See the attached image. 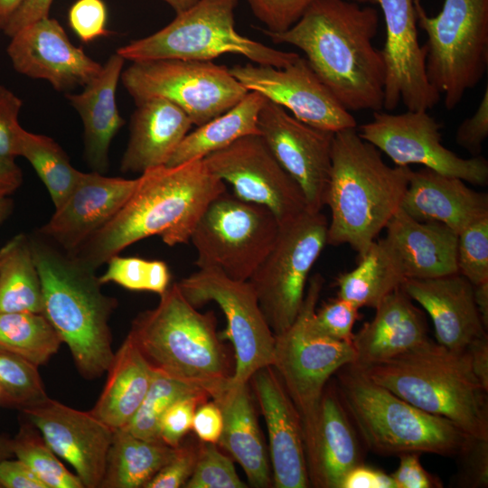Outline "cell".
Returning <instances> with one entry per match:
<instances>
[{"label":"cell","instance_id":"cell-1","mask_svg":"<svg viewBox=\"0 0 488 488\" xmlns=\"http://www.w3.org/2000/svg\"><path fill=\"white\" fill-rule=\"evenodd\" d=\"M379 12L351 0H314L282 33L262 32L300 49L321 81L348 111L383 109L386 65L372 41Z\"/></svg>","mask_w":488,"mask_h":488},{"label":"cell","instance_id":"cell-2","mask_svg":"<svg viewBox=\"0 0 488 488\" xmlns=\"http://www.w3.org/2000/svg\"><path fill=\"white\" fill-rule=\"evenodd\" d=\"M226 190L203 159L149 169L120 211L70 256L97 270L148 237L159 236L170 247L188 243L207 206Z\"/></svg>","mask_w":488,"mask_h":488},{"label":"cell","instance_id":"cell-3","mask_svg":"<svg viewBox=\"0 0 488 488\" xmlns=\"http://www.w3.org/2000/svg\"><path fill=\"white\" fill-rule=\"evenodd\" d=\"M411 168L387 164L356 128L334 133L324 205L327 244L349 245L362 257L400 208Z\"/></svg>","mask_w":488,"mask_h":488},{"label":"cell","instance_id":"cell-4","mask_svg":"<svg viewBox=\"0 0 488 488\" xmlns=\"http://www.w3.org/2000/svg\"><path fill=\"white\" fill-rule=\"evenodd\" d=\"M42 285V314L87 380L100 378L114 359L109 318L117 301L105 295L96 270L36 232L29 236Z\"/></svg>","mask_w":488,"mask_h":488},{"label":"cell","instance_id":"cell-5","mask_svg":"<svg viewBox=\"0 0 488 488\" xmlns=\"http://www.w3.org/2000/svg\"><path fill=\"white\" fill-rule=\"evenodd\" d=\"M354 367L413 406L488 439V390L474 374L466 350L453 352L428 340L393 358Z\"/></svg>","mask_w":488,"mask_h":488},{"label":"cell","instance_id":"cell-6","mask_svg":"<svg viewBox=\"0 0 488 488\" xmlns=\"http://www.w3.org/2000/svg\"><path fill=\"white\" fill-rule=\"evenodd\" d=\"M128 335L154 371L203 388L211 398L233 374L214 313L197 311L177 283L136 315Z\"/></svg>","mask_w":488,"mask_h":488},{"label":"cell","instance_id":"cell-7","mask_svg":"<svg viewBox=\"0 0 488 488\" xmlns=\"http://www.w3.org/2000/svg\"><path fill=\"white\" fill-rule=\"evenodd\" d=\"M335 386L363 446L382 456L408 453L455 456L469 435L371 381L352 364L336 373Z\"/></svg>","mask_w":488,"mask_h":488},{"label":"cell","instance_id":"cell-8","mask_svg":"<svg viewBox=\"0 0 488 488\" xmlns=\"http://www.w3.org/2000/svg\"><path fill=\"white\" fill-rule=\"evenodd\" d=\"M324 283L320 274L311 277L296 318L286 330L275 335L272 363L299 414L307 469L314 456L325 387L333 374L356 360L352 343L326 336L314 324Z\"/></svg>","mask_w":488,"mask_h":488},{"label":"cell","instance_id":"cell-9","mask_svg":"<svg viewBox=\"0 0 488 488\" xmlns=\"http://www.w3.org/2000/svg\"><path fill=\"white\" fill-rule=\"evenodd\" d=\"M239 0H198L191 8L153 34L131 41L117 53L125 61L158 59L212 61L239 54L256 64L283 68L299 55L280 51L241 35L235 29L234 11Z\"/></svg>","mask_w":488,"mask_h":488},{"label":"cell","instance_id":"cell-10","mask_svg":"<svg viewBox=\"0 0 488 488\" xmlns=\"http://www.w3.org/2000/svg\"><path fill=\"white\" fill-rule=\"evenodd\" d=\"M417 24L427 37L426 73L452 110L483 78L488 66V0H444L441 11L427 14L414 0Z\"/></svg>","mask_w":488,"mask_h":488},{"label":"cell","instance_id":"cell-11","mask_svg":"<svg viewBox=\"0 0 488 488\" xmlns=\"http://www.w3.org/2000/svg\"><path fill=\"white\" fill-rule=\"evenodd\" d=\"M328 220L305 210L279 223L276 240L249 278L275 335L286 330L303 305L309 273L327 244Z\"/></svg>","mask_w":488,"mask_h":488},{"label":"cell","instance_id":"cell-12","mask_svg":"<svg viewBox=\"0 0 488 488\" xmlns=\"http://www.w3.org/2000/svg\"><path fill=\"white\" fill-rule=\"evenodd\" d=\"M278 228L268 208L226 190L210 202L191 235L197 251L195 263L248 281L271 249Z\"/></svg>","mask_w":488,"mask_h":488},{"label":"cell","instance_id":"cell-13","mask_svg":"<svg viewBox=\"0 0 488 488\" xmlns=\"http://www.w3.org/2000/svg\"><path fill=\"white\" fill-rule=\"evenodd\" d=\"M120 80L136 105L164 99L200 127L225 113L249 92L229 68L211 61L158 59L132 62Z\"/></svg>","mask_w":488,"mask_h":488},{"label":"cell","instance_id":"cell-14","mask_svg":"<svg viewBox=\"0 0 488 488\" xmlns=\"http://www.w3.org/2000/svg\"><path fill=\"white\" fill-rule=\"evenodd\" d=\"M177 284L193 306L213 301L223 312L227 324L219 335L231 342L235 356L230 383L249 382L257 371L272 366L275 334L249 280L232 279L216 267H199Z\"/></svg>","mask_w":488,"mask_h":488},{"label":"cell","instance_id":"cell-15","mask_svg":"<svg viewBox=\"0 0 488 488\" xmlns=\"http://www.w3.org/2000/svg\"><path fill=\"white\" fill-rule=\"evenodd\" d=\"M441 125L427 110L400 114L378 110L360 126L358 134L388 155L397 166L421 164L474 185L488 183V161L476 155L463 158L442 143Z\"/></svg>","mask_w":488,"mask_h":488},{"label":"cell","instance_id":"cell-16","mask_svg":"<svg viewBox=\"0 0 488 488\" xmlns=\"http://www.w3.org/2000/svg\"><path fill=\"white\" fill-rule=\"evenodd\" d=\"M202 159L236 196L268 208L279 223L308 209L301 188L259 135L242 136Z\"/></svg>","mask_w":488,"mask_h":488},{"label":"cell","instance_id":"cell-17","mask_svg":"<svg viewBox=\"0 0 488 488\" xmlns=\"http://www.w3.org/2000/svg\"><path fill=\"white\" fill-rule=\"evenodd\" d=\"M229 70L249 91L260 93L311 127L332 133L357 127L353 116L316 76L305 57L299 56L283 68L247 63Z\"/></svg>","mask_w":488,"mask_h":488},{"label":"cell","instance_id":"cell-18","mask_svg":"<svg viewBox=\"0 0 488 488\" xmlns=\"http://www.w3.org/2000/svg\"><path fill=\"white\" fill-rule=\"evenodd\" d=\"M377 5L386 28L381 50L385 65L383 109L394 110L400 102L408 110H428L440 100L426 73L427 49L420 45L414 0H351Z\"/></svg>","mask_w":488,"mask_h":488},{"label":"cell","instance_id":"cell-19","mask_svg":"<svg viewBox=\"0 0 488 488\" xmlns=\"http://www.w3.org/2000/svg\"><path fill=\"white\" fill-rule=\"evenodd\" d=\"M259 136L297 183L312 211H321L331 170L334 133L311 127L266 99L258 117Z\"/></svg>","mask_w":488,"mask_h":488},{"label":"cell","instance_id":"cell-20","mask_svg":"<svg viewBox=\"0 0 488 488\" xmlns=\"http://www.w3.org/2000/svg\"><path fill=\"white\" fill-rule=\"evenodd\" d=\"M52 450L76 472L84 488H100L114 429L90 411L47 397L21 411Z\"/></svg>","mask_w":488,"mask_h":488},{"label":"cell","instance_id":"cell-21","mask_svg":"<svg viewBox=\"0 0 488 488\" xmlns=\"http://www.w3.org/2000/svg\"><path fill=\"white\" fill-rule=\"evenodd\" d=\"M7 55L14 69L26 77L47 80L57 91L85 86L102 65L76 47L56 19L25 25L10 37Z\"/></svg>","mask_w":488,"mask_h":488},{"label":"cell","instance_id":"cell-22","mask_svg":"<svg viewBox=\"0 0 488 488\" xmlns=\"http://www.w3.org/2000/svg\"><path fill=\"white\" fill-rule=\"evenodd\" d=\"M138 177H108L92 171L80 172L65 200L37 231L69 255L104 227L125 205Z\"/></svg>","mask_w":488,"mask_h":488},{"label":"cell","instance_id":"cell-23","mask_svg":"<svg viewBox=\"0 0 488 488\" xmlns=\"http://www.w3.org/2000/svg\"><path fill=\"white\" fill-rule=\"evenodd\" d=\"M249 380L268 432L273 486L310 487L300 417L280 378L272 366H267Z\"/></svg>","mask_w":488,"mask_h":488},{"label":"cell","instance_id":"cell-24","mask_svg":"<svg viewBox=\"0 0 488 488\" xmlns=\"http://www.w3.org/2000/svg\"><path fill=\"white\" fill-rule=\"evenodd\" d=\"M400 288L428 314L436 343L453 352H464L487 335L474 299V286L459 273L408 278Z\"/></svg>","mask_w":488,"mask_h":488},{"label":"cell","instance_id":"cell-25","mask_svg":"<svg viewBox=\"0 0 488 488\" xmlns=\"http://www.w3.org/2000/svg\"><path fill=\"white\" fill-rule=\"evenodd\" d=\"M400 208L419 221L442 223L457 235L488 217V194L428 168L410 171Z\"/></svg>","mask_w":488,"mask_h":488},{"label":"cell","instance_id":"cell-26","mask_svg":"<svg viewBox=\"0 0 488 488\" xmlns=\"http://www.w3.org/2000/svg\"><path fill=\"white\" fill-rule=\"evenodd\" d=\"M385 229L384 239L407 279L458 273V235L446 225L417 221L399 208Z\"/></svg>","mask_w":488,"mask_h":488},{"label":"cell","instance_id":"cell-27","mask_svg":"<svg viewBox=\"0 0 488 488\" xmlns=\"http://www.w3.org/2000/svg\"><path fill=\"white\" fill-rule=\"evenodd\" d=\"M372 320L354 333V366L382 361L427 342L428 330L422 312L399 287L375 308Z\"/></svg>","mask_w":488,"mask_h":488},{"label":"cell","instance_id":"cell-28","mask_svg":"<svg viewBox=\"0 0 488 488\" xmlns=\"http://www.w3.org/2000/svg\"><path fill=\"white\" fill-rule=\"evenodd\" d=\"M362 447L335 383L327 384L320 403L314 456L308 465L310 485L342 488L345 475L363 464Z\"/></svg>","mask_w":488,"mask_h":488},{"label":"cell","instance_id":"cell-29","mask_svg":"<svg viewBox=\"0 0 488 488\" xmlns=\"http://www.w3.org/2000/svg\"><path fill=\"white\" fill-rule=\"evenodd\" d=\"M192 125L179 107L164 99L136 104L120 163L121 172L141 174L165 165Z\"/></svg>","mask_w":488,"mask_h":488},{"label":"cell","instance_id":"cell-30","mask_svg":"<svg viewBox=\"0 0 488 488\" xmlns=\"http://www.w3.org/2000/svg\"><path fill=\"white\" fill-rule=\"evenodd\" d=\"M124 63V58L117 52L110 55L81 92L65 95L83 124L86 161L93 171L100 174L108 167L110 144L125 123L116 102Z\"/></svg>","mask_w":488,"mask_h":488},{"label":"cell","instance_id":"cell-31","mask_svg":"<svg viewBox=\"0 0 488 488\" xmlns=\"http://www.w3.org/2000/svg\"><path fill=\"white\" fill-rule=\"evenodd\" d=\"M248 383L228 381L211 397L223 421L217 444L240 465L251 486L266 488L273 486L270 466Z\"/></svg>","mask_w":488,"mask_h":488},{"label":"cell","instance_id":"cell-32","mask_svg":"<svg viewBox=\"0 0 488 488\" xmlns=\"http://www.w3.org/2000/svg\"><path fill=\"white\" fill-rule=\"evenodd\" d=\"M107 382L90 412L114 430L124 428L141 405L154 374L127 334L108 369Z\"/></svg>","mask_w":488,"mask_h":488},{"label":"cell","instance_id":"cell-33","mask_svg":"<svg viewBox=\"0 0 488 488\" xmlns=\"http://www.w3.org/2000/svg\"><path fill=\"white\" fill-rule=\"evenodd\" d=\"M266 99L257 91H249L228 111L188 133L165 165L202 159L242 136L259 135L258 117Z\"/></svg>","mask_w":488,"mask_h":488},{"label":"cell","instance_id":"cell-34","mask_svg":"<svg viewBox=\"0 0 488 488\" xmlns=\"http://www.w3.org/2000/svg\"><path fill=\"white\" fill-rule=\"evenodd\" d=\"M161 439L147 440L114 430L100 488H145L175 453Z\"/></svg>","mask_w":488,"mask_h":488},{"label":"cell","instance_id":"cell-35","mask_svg":"<svg viewBox=\"0 0 488 488\" xmlns=\"http://www.w3.org/2000/svg\"><path fill=\"white\" fill-rule=\"evenodd\" d=\"M406 277L397 257L384 239L375 240L358 265L336 278L338 297L358 308H376L391 292L399 288Z\"/></svg>","mask_w":488,"mask_h":488},{"label":"cell","instance_id":"cell-36","mask_svg":"<svg viewBox=\"0 0 488 488\" xmlns=\"http://www.w3.org/2000/svg\"><path fill=\"white\" fill-rule=\"evenodd\" d=\"M42 314L40 276L29 236H14L0 249V313Z\"/></svg>","mask_w":488,"mask_h":488},{"label":"cell","instance_id":"cell-37","mask_svg":"<svg viewBox=\"0 0 488 488\" xmlns=\"http://www.w3.org/2000/svg\"><path fill=\"white\" fill-rule=\"evenodd\" d=\"M62 340L42 313H0V347L33 365L45 364Z\"/></svg>","mask_w":488,"mask_h":488},{"label":"cell","instance_id":"cell-38","mask_svg":"<svg viewBox=\"0 0 488 488\" xmlns=\"http://www.w3.org/2000/svg\"><path fill=\"white\" fill-rule=\"evenodd\" d=\"M17 156H23L33 167L48 190L54 208L65 200L80 174L56 141L22 127L17 135Z\"/></svg>","mask_w":488,"mask_h":488},{"label":"cell","instance_id":"cell-39","mask_svg":"<svg viewBox=\"0 0 488 488\" xmlns=\"http://www.w3.org/2000/svg\"><path fill=\"white\" fill-rule=\"evenodd\" d=\"M196 394L210 393L199 386L183 382L154 371L149 389L130 422L123 428L147 440H158L160 420L178 399Z\"/></svg>","mask_w":488,"mask_h":488},{"label":"cell","instance_id":"cell-40","mask_svg":"<svg viewBox=\"0 0 488 488\" xmlns=\"http://www.w3.org/2000/svg\"><path fill=\"white\" fill-rule=\"evenodd\" d=\"M12 447L14 456L26 465L47 488H84L79 477L59 461L39 430L27 420L12 438Z\"/></svg>","mask_w":488,"mask_h":488},{"label":"cell","instance_id":"cell-41","mask_svg":"<svg viewBox=\"0 0 488 488\" xmlns=\"http://www.w3.org/2000/svg\"><path fill=\"white\" fill-rule=\"evenodd\" d=\"M38 368L0 347V404L22 411L45 399Z\"/></svg>","mask_w":488,"mask_h":488},{"label":"cell","instance_id":"cell-42","mask_svg":"<svg viewBox=\"0 0 488 488\" xmlns=\"http://www.w3.org/2000/svg\"><path fill=\"white\" fill-rule=\"evenodd\" d=\"M99 277L101 285L115 283L132 291H149L159 296L170 286L171 273L164 261L116 255L107 261Z\"/></svg>","mask_w":488,"mask_h":488},{"label":"cell","instance_id":"cell-43","mask_svg":"<svg viewBox=\"0 0 488 488\" xmlns=\"http://www.w3.org/2000/svg\"><path fill=\"white\" fill-rule=\"evenodd\" d=\"M184 488H246L232 461L216 444L202 442L198 446L196 464Z\"/></svg>","mask_w":488,"mask_h":488},{"label":"cell","instance_id":"cell-44","mask_svg":"<svg viewBox=\"0 0 488 488\" xmlns=\"http://www.w3.org/2000/svg\"><path fill=\"white\" fill-rule=\"evenodd\" d=\"M457 267L473 286L488 281V217L458 234Z\"/></svg>","mask_w":488,"mask_h":488},{"label":"cell","instance_id":"cell-45","mask_svg":"<svg viewBox=\"0 0 488 488\" xmlns=\"http://www.w3.org/2000/svg\"><path fill=\"white\" fill-rule=\"evenodd\" d=\"M453 484L463 488L488 486V439L468 436L458 454Z\"/></svg>","mask_w":488,"mask_h":488},{"label":"cell","instance_id":"cell-46","mask_svg":"<svg viewBox=\"0 0 488 488\" xmlns=\"http://www.w3.org/2000/svg\"><path fill=\"white\" fill-rule=\"evenodd\" d=\"M359 310L352 303L337 297L315 310L314 324L326 336L352 344L353 326L361 316Z\"/></svg>","mask_w":488,"mask_h":488},{"label":"cell","instance_id":"cell-47","mask_svg":"<svg viewBox=\"0 0 488 488\" xmlns=\"http://www.w3.org/2000/svg\"><path fill=\"white\" fill-rule=\"evenodd\" d=\"M253 14L270 33H282L295 24L314 0H246Z\"/></svg>","mask_w":488,"mask_h":488},{"label":"cell","instance_id":"cell-48","mask_svg":"<svg viewBox=\"0 0 488 488\" xmlns=\"http://www.w3.org/2000/svg\"><path fill=\"white\" fill-rule=\"evenodd\" d=\"M209 399L204 394L190 395L171 405L160 420V439L172 447H177L192 429L196 408Z\"/></svg>","mask_w":488,"mask_h":488},{"label":"cell","instance_id":"cell-49","mask_svg":"<svg viewBox=\"0 0 488 488\" xmlns=\"http://www.w3.org/2000/svg\"><path fill=\"white\" fill-rule=\"evenodd\" d=\"M68 20L83 42L111 34L107 29L108 11L102 0H77L69 10Z\"/></svg>","mask_w":488,"mask_h":488},{"label":"cell","instance_id":"cell-50","mask_svg":"<svg viewBox=\"0 0 488 488\" xmlns=\"http://www.w3.org/2000/svg\"><path fill=\"white\" fill-rule=\"evenodd\" d=\"M197 455L198 447L180 444L171 460L159 470L145 488L183 487L193 472Z\"/></svg>","mask_w":488,"mask_h":488},{"label":"cell","instance_id":"cell-51","mask_svg":"<svg viewBox=\"0 0 488 488\" xmlns=\"http://www.w3.org/2000/svg\"><path fill=\"white\" fill-rule=\"evenodd\" d=\"M23 102L13 91L0 84V155L17 157L18 121Z\"/></svg>","mask_w":488,"mask_h":488},{"label":"cell","instance_id":"cell-52","mask_svg":"<svg viewBox=\"0 0 488 488\" xmlns=\"http://www.w3.org/2000/svg\"><path fill=\"white\" fill-rule=\"evenodd\" d=\"M488 136V89L475 110L469 117L458 126L455 132V142L473 156L479 155L483 143Z\"/></svg>","mask_w":488,"mask_h":488},{"label":"cell","instance_id":"cell-53","mask_svg":"<svg viewBox=\"0 0 488 488\" xmlns=\"http://www.w3.org/2000/svg\"><path fill=\"white\" fill-rule=\"evenodd\" d=\"M421 454L408 453L399 456V465L390 474L396 488H441V480L427 472L420 462Z\"/></svg>","mask_w":488,"mask_h":488},{"label":"cell","instance_id":"cell-54","mask_svg":"<svg viewBox=\"0 0 488 488\" xmlns=\"http://www.w3.org/2000/svg\"><path fill=\"white\" fill-rule=\"evenodd\" d=\"M222 414L213 401L202 403L195 410L192 428L202 442L217 444L222 430Z\"/></svg>","mask_w":488,"mask_h":488},{"label":"cell","instance_id":"cell-55","mask_svg":"<svg viewBox=\"0 0 488 488\" xmlns=\"http://www.w3.org/2000/svg\"><path fill=\"white\" fill-rule=\"evenodd\" d=\"M0 488H47L33 472L19 459L0 461Z\"/></svg>","mask_w":488,"mask_h":488},{"label":"cell","instance_id":"cell-56","mask_svg":"<svg viewBox=\"0 0 488 488\" xmlns=\"http://www.w3.org/2000/svg\"><path fill=\"white\" fill-rule=\"evenodd\" d=\"M53 0H23L12 14L3 32L13 36L25 25L49 16Z\"/></svg>","mask_w":488,"mask_h":488},{"label":"cell","instance_id":"cell-57","mask_svg":"<svg viewBox=\"0 0 488 488\" xmlns=\"http://www.w3.org/2000/svg\"><path fill=\"white\" fill-rule=\"evenodd\" d=\"M342 488H396V486L390 474L361 464L345 475Z\"/></svg>","mask_w":488,"mask_h":488},{"label":"cell","instance_id":"cell-58","mask_svg":"<svg viewBox=\"0 0 488 488\" xmlns=\"http://www.w3.org/2000/svg\"><path fill=\"white\" fill-rule=\"evenodd\" d=\"M472 370L483 387L488 390V336L474 341L466 349Z\"/></svg>","mask_w":488,"mask_h":488},{"label":"cell","instance_id":"cell-59","mask_svg":"<svg viewBox=\"0 0 488 488\" xmlns=\"http://www.w3.org/2000/svg\"><path fill=\"white\" fill-rule=\"evenodd\" d=\"M14 159L0 155V201L13 194L23 183L22 170Z\"/></svg>","mask_w":488,"mask_h":488},{"label":"cell","instance_id":"cell-60","mask_svg":"<svg viewBox=\"0 0 488 488\" xmlns=\"http://www.w3.org/2000/svg\"><path fill=\"white\" fill-rule=\"evenodd\" d=\"M474 299L485 329H488V281L474 286Z\"/></svg>","mask_w":488,"mask_h":488},{"label":"cell","instance_id":"cell-61","mask_svg":"<svg viewBox=\"0 0 488 488\" xmlns=\"http://www.w3.org/2000/svg\"><path fill=\"white\" fill-rule=\"evenodd\" d=\"M23 0H0V29H4L12 14Z\"/></svg>","mask_w":488,"mask_h":488},{"label":"cell","instance_id":"cell-62","mask_svg":"<svg viewBox=\"0 0 488 488\" xmlns=\"http://www.w3.org/2000/svg\"><path fill=\"white\" fill-rule=\"evenodd\" d=\"M164 3H166L170 7L173 8V10L175 12V14H180L182 12L186 11L187 9L191 8L192 5H194L198 0H161Z\"/></svg>","mask_w":488,"mask_h":488},{"label":"cell","instance_id":"cell-63","mask_svg":"<svg viewBox=\"0 0 488 488\" xmlns=\"http://www.w3.org/2000/svg\"><path fill=\"white\" fill-rule=\"evenodd\" d=\"M13 456L12 438L0 436V461Z\"/></svg>","mask_w":488,"mask_h":488},{"label":"cell","instance_id":"cell-64","mask_svg":"<svg viewBox=\"0 0 488 488\" xmlns=\"http://www.w3.org/2000/svg\"><path fill=\"white\" fill-rule=\"evenodd\" d=\"M13 208L14 203L9 197L0 201V225L11 215Z\"/></svg>","mask_w":488,"mask_h":488}]
</instances>
